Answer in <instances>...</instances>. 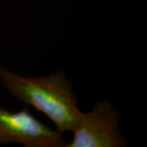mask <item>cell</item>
Wrapping results in <instances>:
<instances>
[{
  "mask_svg": "<svg viewBox=\"0 0 147 147\" xmlns=\"http://www.w3.org/2000/svg\"><path fill=\"white\" fill-rule=\"evenodd\" d=\"M63 134L38 120L28 106L11 111L0 105V146L66 147Z\"/></svg>",
  "mask_w": 147,
  "mask_h": 147,
  "instance_id": "obj_3",
  "label": "cell"
},
{
  "mask_svg": "<svg viewBox=\"0 0 147 147\" xmlns=\"http://www.w3.org/2000/svg\"><path fill=\"white\" fill-rule=\"evenodd\" d=\"M120 120V111L110 100H97L88 111H83L66 147H126Z\"/></svg>",
  "mask_w": 147,
  "mask_h": 147,
  "instance_id": "obj_2",
  "label": "cell"
},
{
  "mask_svg": "<svg viewBox=\"0 0 147 147\" xmlns=\"http://www.w3.org/2000/svg\"><path fill=\"white\" fill-rule=\"evenodd\" d=\"M0 84L23 105L46 116L62 134L73 131L83 113L73 83L64 70L32 77L0 65Z\"/></svg>",
  "mask_w": 147,
  "mask_h": 147,
  "instance_id": "obj_1",
  "label": "cell"
}]
</instances>
